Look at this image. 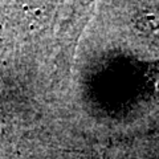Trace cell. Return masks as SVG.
<instances>
[{"instance_id":"1","label":"cell","mask_w":159,"mask_h":159,"mask_svg":"<svg viewBox=\"0 0 159 159\" xmlns=\"http://www.w3.org/2000/svg\"><path fill=\"white\" fill-rule=\"evenodd\" d=\"M90 159H109V158L102 152H93V155L90 157Z\"/></svg>"}]
</instances>
